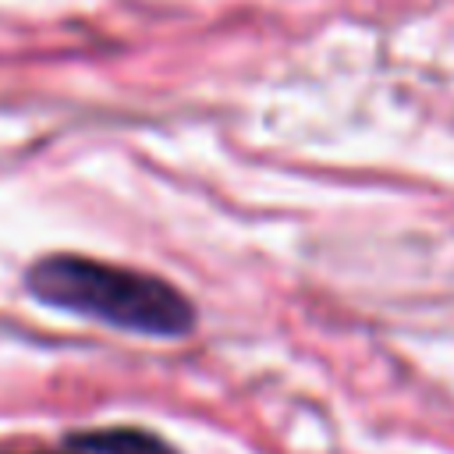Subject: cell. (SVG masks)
<instances>
[{"instance_id":"obj_1","label":"cell","mask_w":454,"mask_h":454,"mask_svg":"<svg viewBox=\"0 0 454 454\" xmlns=\"http://www.w3.org/2000/svg\"><path fill=\"white\" fill-rule=\"evenodd\" d=\"M32 298L43 305L142 333V337H184L195 326L192 301L163 277L85 259V255H46L28 266L25 277Z\"/></svg>"},{"instance_id":"obj_2","label":"cell","mask_w":454,"mask_h":454,"mask_svg":"<svg viewBox=\"0 0 454 454\" xmlns=\"http://www.w3.org/2000/svg\"><path fill=\"white\" fill-rule=\"evenodd\" d=\"M78 454H177L163 436L135 426H117V429H96V433H74L67 440Z\"/></svg>"},{"instance_id":"obj_3","label":"cell","mask_w":454,"mask_h":454,"mask_svg":"<svg viewBox=\"0 0 454 454\" xmlns=\"http://www.w3.org/2000/svg\"><path fill=\"white\" fill-rule=\"evenodd\" d=\"M32 454H78L74 447H67V450H32Z\"/></svg>"}]
</instances>
